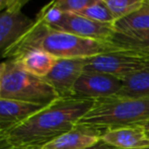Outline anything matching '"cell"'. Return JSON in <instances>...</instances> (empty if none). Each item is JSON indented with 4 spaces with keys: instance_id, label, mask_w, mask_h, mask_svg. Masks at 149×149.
<instances>
[{
    "instance_id": "obj_29",
    "label": "cell",
    "mask_w": 149,
    "mask_h": 149,
    "mask_svg": "<svg viewBox=\"0 0 149 149\" xmlns=\"http://www.w3.org/2000/svg\"><path fill=\"white\" fill-rule=\"evenodd\" d=\"M145 149H149V147H148V148H145Z\"/></svg>"
},
{
    "instance_id": "obj_15",
    "label": "cell",
    "mask_w": 149,
    "mask_h": 149,
    "mask_svg": "<svg viewBox=\"0 0 149 149\" xmlns=\"http://www.w3.org/2000/svg\"><path fill=\"white\" fill-rule=\"evenodd\" d=\"M115 50L122 51H142L149 49V30L131 33H121L115 31L107 40Z\"/></svg>"
},
{
    "instance_id": "obj_2",
    "label": "cell",
    "mask_w": 149,
    "mask_h": 149,
    "mask_svg": "<svg viewBox=\"0 0 149 149\" xmlns=\"http://www.w3.org/2000/svg\"><path fill=\"white\" fill-rule=\"evenodd\" d=\"M149 122V97L114 95L94 100L92 108L77 124L104 132Z\"/></svg>"
},
{
    "instance_id": "obj_22",
    "label": "cell",
    "mask_w": 149,
    "mask_h": 149,
    "mask_svg": "<svg viewBox=\"0 0 149 149\" xmlns=\"http://www.w3.org/2000/svg\"><path fill=\"white\" fill-rule=\"evenodd\" d=\"M4 69H5V62L0 63V93H1V82H2V76H3Z\"/></svg>"
},
{
    "instance_id": "obj_4",
    "label": "cell",
    "mask_w": 149,
    "mask_h": 149,
    "mask_svg": "<svg viewBox=\"0 0 149 149\" xmlns=\"http://www.w3.org/2000/svg\"><path fill=\"white\" fill-rule=\"evenodd\" d=\"M35 49L44 50L57 59H86L102 53L116 51L107 42L56 31L49 26H46Z\"/></svg>"
},
{
    "instance_id": "obj_13",
    "label": "cell",
    "mask_w": 149,
    "mask_h": 149,
    "mask_svg": "<svg viewBox=\"0 0 149 149\" xmlns=\"http://www.w3.org/2000/svg\"><path fill=\"white\" fill-rule=\"evenodd\" d=\"M12 60L16 61L24 70L41 78H45L49 74L58 61L53 55L41 49L30 50Z\"/></svg>"
},
{
    "instance_id": "obj_18",
    "label": "cell",
    "mask_w": 149,
    "mask_h": 149,
    "mask_svg": "<svg viewBox=\"0 0 149 149\" xmlns=\"http://www.w3.org/2000/svg\"><path fill=\"white\" fill-rule=\"evenodd\" d=\"M111 10L115 19L118 20L137 10L145 0H102Z\"/></svg>"
},
{
    "instance_id": "obj_23",
    "label": "cell",
    "mask_w": 149,
    "mask_h": 149,
    "mask_svg": "<svg viewBox=\"0 0 149 149\" xmlns=\"http://www.w3.org/2000/svg\"><path fill=\"white\" fill-rule=\"evenodd\" d=\"M7 145H9V144H8L7 142H6V140L0 135V149L5 147V146H7Z\"/></svg>"
},
{
    "instance_id": "obj_19",
    "label": "cell",
    "mask_w": 149,
    "mask_h": 149,
    "mask_svg": "<svg viewBox=\"0 0 149 149\" xmlns=\"http://www.w3.org/2000/svg\"><path fill=\"white\" fill-rule=\"evenodd\" d=\"M58 8L64 12H78L95 4L100 0H54Z\"/></svg>"
},
{
    "instance_id": "obj_24",
    "label": "cell",
    "mask_w": 149,
    "mask_h": 149,
    "mask_svg": "<svg viewBox=\"0 0 149 149\" xmlns=\"http://www.w3.org/2000/svg\"><path fill=\"white\" fill-rule=\"evenodd\" d=\"M28 1V0H14L13 1V4H12L11 6H13V5H19V6H22V5H24L26 2Z\"/></svg>"
},
{
    "instance_id": "obj_12",
    "label": "cell",
    "mask_w": 149,
    "mask_h": 149,
    "mask_svg": "<svg viewBox=\"0 0 149 149\" xmlns=\"http://www.w3.org/2000/svg\"><path fill=\"white\" fill-rule=\"evenodd\" d=\"M43 108L39 104L0 97V135L15 128Z\"/></svg>"
},
{
    "instance_id": "obj_11",
    "label": "cell",
    "mask_w": 149,
    "mask_h": 149,
    "mask_svg": "<svg viewBox=\"0 0 149 149\" xmlns=\"http://www.w3.org/2000/svg\"><path fill=\"white\" fill-rule=\"evenodd\" d=\"M102 134L100 130L77 124L42 149H86L100 141Z\"/></svg>"
},
{
    "instance_id": "obj_28",
    "label": "cell",
    "mask_w": 149,
    "mask_h": 149,
    "mask_svg": "<svg viewBox=\"0 0 149 149\" xmlns=\"http://www.w3.org/2000/svg\"><path fill=\"white\" fill-rule=\"evenodd\" d=\"M147 135H148V137H149V131L147 132Z\"/></svg>"
},
{
    "instance_id": "obj_14",
    "label": "cell",
    "mask_w": 149,
    "mask_h": 149,
    "mask_svg": "<svg viewBox=\"0 0 149 149\" xmlns=\"http://www.w3.org/2000/svg\"><path fill=\"white\" fill-rule=\"evenodd\" d=\"M113 26L117 33H131L149 30V1L145 0L137 10L116 20Z\"/></svg>"
},
{
    "instance_id": "obj_26",
    "label": "cell",
    "mask_w": 149,
    "mask_h": 149,
    "mask_svg": "<svg viewBox=\"0 0 149 149\" xmlns=\"http://www.w3.org/2000/svg\"><path fill=\"white\" fill-rule=\"evenodd\" d=\"M142 126H143L144 129H145L146 131H147V132L149 131V122H146V123H145V124H143Z\"/></svg>"
},
{
    "instance_id": "obj_21",
    "label": "cell",
    "mask_w": 149,
    "mask_h": 149,
    "mask_svg": "<svg viewBox=\"0 0 149 149\" xmlns=\"http://www.w3.org/2000/svg\"><path fill=\"white\" fill-rule=\"evenodd\" d=\"M14 0H0V12L5 10L6 8L10 7L13 4Z\"/></svg>"
},
{
    "instance_id": "obj_6",
    "label": "cell",
    "mask_w": 149,
    "mask_h": 149,
    "mask_svg": "<svg viewBox=\"0 0 149 149\" xmlns=\"http://www.w3.org/2000/svg\"><path fill=\"white\" fill-rule=\"evenodd\" d=\"M123 81L115 76L100 72L83 71L73 89V96L100 100L114 96L120 92Z\"/></svg>"
},
{
    "instance_id": "obj_27",
    "label": "cell",
    "mask_w": 149,
    "mask_h": 149,
    "mask_svg": "<svg viewBox=\"0 0 149 149\" xmlns=\"http://www.w3.org/2000/svg\"><path fill=\"white\" fill-rule=\"evenodd\" d=\"M1 149H18V148H15V147H12V146H10V145H7V146H5V147H3Z\"/></svg>"
},
{
    "instance_id": "obj_3",
    "label": "cell",
    "mask_w": 149,
    "mask_h": 149,
    "mask_svg": "<svg viewBox=\"0 0 149 149\" xmlns=\"http://www.w3.org/2000/svg\"><path fill=\"white\" fill-rule=\"evenodd\" d=\"M0 97L46 107L58 100L59 95L44 78L24 70L16 61L7 60Z\"/></svg>"
},
{
    "instance_id": "obj_16",
    "label": "cell",
    "mask_w": 149,
    "mask_h": 149,
    "mask_svg": "<svg viewBox=\"0 0 149 149\" xmlns=\"http://www.w3.org/2000/svg\"><path fill=\"white\" fill-rule=\"evenodd\" d=\"M117 95L126 97H149V66L123 80L122 89Z\"/></svg>"
},
{
    "instance_id": "obj_25",
    "label": "cell",
    "mask_w": 149,
    "mask_h": 149,
    "mask_svg": "<svg viewBox=\"0 0 149 149\" xmlns=\"http://www.w3.org/2000/svg\"><path fill=\"white\" fill-rule=\"evenodd\" d=\"M135 52H139V53L143 54L144 56H146V57H147V58H149V49L142 50V51H135Z\"/></svg>"
},
{
    "instance_id": "obj_5",
    "label": "cell",
    "mask_w": 149,
    "mask_h": 149,
    "mask_svg": "<svg viewBox=\"0 0 149 149\" xmlns=\"http://www.w3.org/2000/svg\"><path fill=\"white\" fill-rule=\"evenodd\" d=\"M149 66V58L135 51L102 53L85 59L84 71L100 72L125 80L127 77Z\"/></svg>"
},
{
    "instance_id": "obj_8",
    "label": "cell",
    "mask_w": 149,
    "mask_h": 149,
    "mask_svg": "<svg viewBox=\"0 0 149 149\" xmlns=\"http://www.w3.org/2000/svg\"><path fill=\"white\" fill-rule=\"evenodd\" d=\"M51 29L72 33V35L81 38L104 42H106L109 38L112 37L113 33L116 31L113 24L93 22L89 18L84 17L80 14L73 13V12H65L62 20L57 26Z\"/></svg>"
},
{
    "instance_id": "obj_9",
    "label": "cell",
    "mask_w": 149,
    "mask_h": 149,
    "mask_svg": "<svg viewBox=\"0 0 149 149\" xmlns=\"http://www.w3.org/2000/svg\"><path fill=\"white\" fill-rule=\"evenodd\" d=\"M35 19L22 11V6L13 5L0 12V51L16 41L30 29Z\"/></svg>"
},
{
    "instance_id": "obj_7",
    "label": "cell",
    "mask_w": 149,
    "mask_h": 149,
    "mask_svg": "<svg viewBox=\"0 0 149 149\" xmlns=\"http://www.w3.org/2000/svg\"><path fill=\"white\" fill-rule=\"evenodd\" d=\"M85 67V59H58L45 80L59 97L73 96V89Z\"/></svg>"
},
{
    "instance_id": "obj_30",
    "label": "cell",
    "mask_w": 149,
    "mask_h": 149,
    "mask_svg": "<svg viewBox=\"0 0 149 149\" xmlns=\"http://www.w3.org/2000/svg\"><path fill=\"white\" fill-rule=\"evenodd\" d=\"M148 1H149V0H148Z\"/></svg>"
},
{
    "instance_id": "obj_10",
    "label": "cell",
    "mask_w": 149,
    "mask_h": 149,
    "mask_svg": "<svg viewBox=\"0 0 149 149\" xmlns=\"http://www.w3.org/2000/svg\"><path fill=\"white\" fill-rule=\"evenodd\" d=\"M100 139L118 149H145L149 137L143 126H126L102 132Z\"/></svg>"
},
{
    "instance_id": "obj_20",
    "label": "cell",
    "mask_w": 149,
    "mask_h": 149,
    "mask_svg": "<svg viewBox=\"0 0 149 149\" xmlns=\"http://www.w3.org/2000/svg\"><path fill=\"white\" fill-rule=\"evenodd\" d=\"M86 149H118L116 147H114V146L110 145V144L106 143L104 141H102V139L100 140L98 142H96L94 145L90 146V147L86 148Z\"/></svg>"
},
{
    "instance_id": "obj_1",
    "label": "cell",
    "mask_w": 149,
    "mask_h": 149,
    "mask_svg": "<svg viewBox=\"0 0 149 149\" xmlns=\"http://www.w3.org/2000/svg\"><path fill=\"white\" fill-rule=\"evenodd\" d=\"M93 104L94 100L90 98L59 97L1 136L12 147L42 149L73 129Z\"/></svg>"
},
{
    "instance_id": "obj_17",
    "label": "cell",
    "mask_w": 149,
    "mask_h": 149,
    "mask_svg": "<svg viewBox=\"0 0 149 149\" xmlns=\"http://www.w3.org/2000/svg\"><path fill=\"white\" fill-rule=\"evenodd\" d=\"M77 14H80L84 17L89 18L93 22H100V24H114V22H116L111 10L109 9V7L102 0L96 2L95 4L89 6V7L85 8L84 10L78 12Z\"/></svg>"
}]
</instances>
